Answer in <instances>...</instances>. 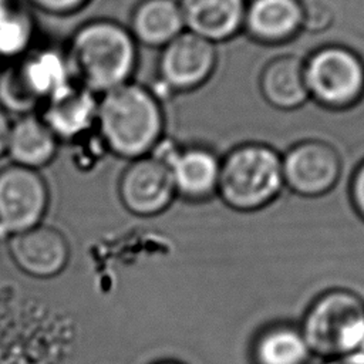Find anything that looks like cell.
Listing matches in <instances>:
<instances>
[{
  "label": "cell",
  "instance_id": "7",
  "mask_svg": "<svg viewBox=\"0 0 364 364\" xmlns=\"http://www.w3.org/2000/svg\"><path fill=\"white\" fill-rule=\"evenodd\" d=\"M50 191L40 171L9 164L0 169V237L43 223Z\"/></svg>",
  "mask_w": 364,
  "mask_h": 364
},
{
  "label": "cell",
  "instance_id": "6",
  "mask_svg": "<svg viewBox=\"0 0 364 364\" xmlns=\"http://www.w3.org/2000/svg\"><path fill=\"white\" fill-rule=\"evenodd\" d=\"M310 98L330 109H344L364 95V61L350 47L327 44L304 58Z\"/></svg>",
  "mask_w": 364,
  "mask_h": 364
},
{
  "label": "cell",
  "instance_id": "10",
  "mask_svg": "<svg viewBox=\"0 0 364 364\" xmlns=\"http://www.w3.org/2000/svg\"><path fill=\"white\" fill-rule=\"evenodd\" d=\"M284 186L293 193L316 198L328 193L341 175L337 149L326 141L303 139L282 155Z\"/></svg>",
  "mask_w": 364,
  "mask_h": 364
},
{
  "label": "cell",
  "instance_id": "17",
  "mask_svg": "<svg viewBox=\"0 0 364 364\" xmlns=\"http://www.w3.org/2000/svg\"><path fill=\"white\" fill-rule=\"evenodd\" d=\"M260 92L274 108L291 111L310 100L304 80V60L293 55H279L270 60L259 77Z\"/></svg>",
  "mask_w": 364,
  "mask_h": 364
},
{
  "label": "cell",
  "instance_id": "11",
  "mask_svg": "<svg viewBox=\"0 0 364 364\" xmlns=\"http://www.w3.org/2000/svg\"><path fill=\"white\" fill-rule=\"evenodd\" d=\"M169 165L176 196L202 202L218 192L220 156L209 146H179L162 141L155 149Z\"/></svg>",
  "mask_w": 364,
  "mask_h": 364
},
{
  "label": "cell",
  "instance_id": "19",
  "mask_svg": "<svg viewBox=\"0 0 364 364\" xmlns=\"http://www.w3.org/2000/svg\"><path fill=\"white\" fill-rule=\"evenodd\" d=\"M311 354L300 327L289 323L263 328L252 346L255 364H307Z\"/></svg>",
  "mask_w": 364,
  "mask_h": 364
},
{
  "label": "cell",
  "instance_id": "2",
  "mask_svg": "<svg viewBox=\"0 0 364 364\" xmlns=\"http://www.w3.org/2000/svg\"><path fill=\"white\" fill-rule=\"evenodd\" d=\"M73 80L98 97L132 81L138 44L128 27L111 18L81 24L64 48Z\"/></svg>",
  "mask_w": 364,
  "mask_h": 364
},
{
  "label": "cell",
  "instance_id": "4",
  "mask_svg": "<svg viewBox=\"0 0 364 364\" xmlns=\"http://www.w3.org/2000/svg\"><path fill=\"white\" fill-rule=\"evenodd\" d=\"M313 354L334 358L364 351V299L347 289L317 296L300 327Z\"/></svg>",
  "mask_w": 364,
  "mask_h": 364
},
{
  "label": "cell",
  "instance_id": "3",
  "mask_svg": "<svg viewBox=\"0 0 364 364\" xmlns=\"http://www.w3.org/2000/svg\"><path fill=\"white\" fill-rule=\"evenodd\" d=\"M279 151L262 142H243L220 158L216 195L239 212H253L270 205L283 191Z\"/></svg>",
  "mask_w": 364,
  "mask_h": 364
},
{
  "label": "cell",
  "instance_id": "23",
  "mask_svg": "<svg viewBox=\"0 0 364 364\" xmlns=\"http://www.w3.org/2000/svg\"><path fill=\"white\" fill-rule=\"evenodd\" d=\"M350 196L355 210L364 219V161L353 173L350 182Z\"/></svg>",
  "mask_w": 364,
  "mask_h": 364
},
{
  "label": "cell",
  "instance_id": "27",
  "mask_svg": "<svg viewBox=\"0 0 364 364\" xmlns=\"http://www.w3.org/2000/svg\"><path fill=\"white\" fill-rule=\"evenodd\" d=\"M158 364H179V363H175V361H164V363H158Z\"/></svg>",
  "mask_w": 364,
  "mask_h": 364
},
{
  "label": "cell",
  "instance_id": "22",
  "mask_svg": "<svg viewBox=\"0 0 364 364\" xmlns=\"http://www.w3.org/2000/svg\"><path fill=\"white\" fill-rule=\"evenodd\" d=\"M36 10L55 17H67L84 9L90 0H27Z\"/></svg>",
  "mask_w": 364,
  "mask_h": 364
},
{
  "label": "cell",
  "instance_id": "18",
  "mask_svg": "<svg viewBox=\"0 0 364 364\" xmlns=\"http://www.w3.org/2000/svg\"><path fill=\"white\" fill-rule=\"evenodd\" d=\"M127 27L138 46L149 48H164L185 31L178 0H141Z\"/></svg>",
  "mask_w": 364,
  "mask_h": 364
},
{
  "label": "cell",
  "instance_id": "21",
  "mask_svg": "<svg viewBox=\"0 0 364 364\" xmlns=\"http://www.w3.org/2000/svg\"><path fill=\"white\" fill-rule=\"evenodd\" d=\"M301 7V30L323 33L328 30L338 16L336 0H299Z\"/></svg>",
  "mask_w": 364,
  "mask_h": 364
},
{
  "label": "cell",
  "instance_id": "24",
  "mask_svg": "<svg viewBox=\"0 0 364 364\" xmlns=\"http://www.w3.org/2000/svg\"><path fill=\"white\" fill-rule=\"evenodd\" d=\"M10 127H11L10 115L0 107V158L6 156Z\"/></svg>",
  "mask_w": 364,
  "mask_h": 364
},
{
  "label": "cell",
  "instance_id": "20",
  "mask_svg": "<svg viewBox=\"0 0 364 364\" xmlns=\"http://www.w3.org/2000/svg\"><path fill=\"white\" fill-rule=\"evenodd\" d=\"M31 14L13 0L0 7V58L18 60L33 48Z\"/></svg>",
  "mask_w": 364,
  "mask_h": 364
},
{
  "label": "cell",
  "instance_id": "5",
  "mask_svg": "<svg viewBox=\"0 0 364 364\" xmlns=\"http://www.w3.org/2000/svg\"><path fill=\"white\" fill-rule=\"evenodd\" d=\"M73 80L64 48H31L0 75V107L10 115L36 111Z\"/></svg>",
  "mask_w": 364,
  "mask_h": 364
},
{
  "label": "cell",
  "instance_id": "13",
  "mask_svg": "<svg viewBox=\"0 0 364 364\" xmlns=\"http://www.w3.org/2000/svg\"><path fill=\"white\" fill-rule=\"evenodd\" d=\"M97 109L98 95L74 81L46 101L38 115L58 141H74L95 127Z\"/></svg>",
  "mask_w": 364,
  "mask_h": 364
},
{
  "label": "cell",
  "instance_id": "8",
  "mask_svg": "<svg viewBox=\"0 0 364 364\" xmlns=\"http://www.w3.org/2000/svg\"><path fill=\"white\" fill-rule=\"evenodd\" d=\"M118 198L129 213L139 218L166 210L176 198L168 162L155 151L129 161L118 181Z\"/></svg>",
  "mask_w": 364,
  "mask_h": 364
},
{
  "label": "cell",
  "instance_id": "16",
  "mask_svg": "<svg viewBox=\"0 0 364 364\" xmlns=\"http://www.w3.org/2000/svg\"><path fill=\"white\" fill-rule=\"evenodd\" d=\"M243 28L263 44H282L301 30L299 0H247Z\"/></svg>",
  "mask_w": 364,
  "mask_h": 364
},
{
  "label": "cell",
  "instance_id": "9",
  "mask_svg": "<svg viewBox=\"0 0 364 364\" xmlns=\"http://www.w3.org/2000/svg\"><path fill=\"white\" fill-rule=\"evenodd\" d=\"M216 64V44L185 30L161 48L158 78L171 94L192 92L213 75Z\"/></svg>",
  "mask_w": 364,
  "mask_h": 364
},
{
  "label": "cell",
  "instance_id": "25",
  "mask_svg": "<svg viewBox=\"0 0 364 364\" xmlns=\"http://www.w3.org/2000/svg\"><path fill=\"white\" fill-rule=\"evenodd\" d=\"M324 364H364V351L328 358Z\"/></svg>",
  "mask_w": 364,
  "mask_h": 364
},
{
  "label": "cell",
  "instance_id": "12",
  "mask_svg": "<svg viewBox=\"0 0 364 364\" xmlns=\"http://www.w3.org/2000/svg\"><path fill=\"white\" fill-rule=\"evenodd\" d=\"M9 252L17 266L36 277L60 273L70 255L65 236L55 228L38 225L7 239Z\"/></svg>",
  "mask_w": 364,
  "mask_h": 364
},
{
  "label": "cell",
  "instance_id": "14",
  "mask_svg": "<svg viewBox=\"0 0 364 364\" xmlns=\"http://www.w3.org/2000/svg\"><path fill=\"white\" fill-rule=\"evenodd\" d=\"M185 30L213 44L243 30L247 0H178Z\"/></svg>",
  "mask_w": 364,
  "mask_h": 364
},
{
  "label": "cell",
  "instance_id": "15",
  "mask_svg": "<svg viewBox=\"0 0 364 364\" xmlns=\"http://www.w3.org/2000/svg\"><path fill=\"white\" fill-rule=\"evenodd\" d=\"M60 141L36 112L11 121L6 156L10 164L40 171L57 155Z\"/></svg>",
  "mask_w": 364,
  "mask_h": 364
},
{
  "label": "cell",
  "instance_id": "1",
  "mask_svg": "<svg viewBox=\"0 0 364 364\" xmlns=\"http://www.w3.org/2000/svg\"><path fill=\"white\" fill-rule=\"evenodd\" d=\"M165 125L156 92L134 80L98 97V136L117 158L129 162L154 152L165 139Z\"/></svg>",
  "mask_w": 364,
  "mask_h": 364
},
{
  "label": "cell",
  "instance_id": "26",
  "mask_svg": "<svg viewBox=\"0 0 364 364\" xmlns=\"http://www.w3.org/2000/svg\"><path fill=\"white\" fill-rule=\"evenodd\" d=\"M9 1H11V0H0V7H1V6H4V4H7Z\"/></svg>",
  "mask_w": 364,
  "mask_h": 364
},
{
  "label": "cell",
  "instance_id": "28",
  "mask_svg": "<svg viewBox=\"0 0 364 364\" xmlns=\"http://www.w3.org/2000/svg\"><path fill=\"white\" fill-rule=\"evenodd\" d=\"M1 71H3V60L0 58V75H1Z\"/></svg>",
  "mask_w": 364,
  "mask_h": 364
}]
</instances>
